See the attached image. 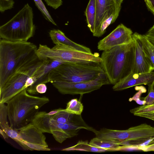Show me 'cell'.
Instances as JSON below:
<instances>
[{
  "label": "cell",
  "instance_id": "6da1fadb",
  "mask_svg": "<svg viewBox=\"0 0 154 154\" xmlns=\"http://www.w3.org/2000/svg\"><path fill=\"white\" fill-rule=\"evenodd\" d=\"M37 49L30 42L0 39V89L15 73L43 60L37 54Z\"/></svg>",
  "mask_w": 154,
  "mask_h": 154
},
{
  "label": "cell",
  "instance_id": "7a4b0ae2",
  "mask_svg": "<svg viewBox=\"0 0 154 154\" xmlns=\"http://www.w3.org/2000/svg\"><path fill=\"white\" fill-rule=\"evenodd\" d=\"M134 53L133 39L129 43L103 51L100 63L110 84L115 85L131 73Z\"/></svg>",
  "mask_w": 154,
  "mask_h": 154
},
{
  "label": "cell",
  "instance_id": "3957f363",
  "mask_svg": "<svg viewBox=\"0 0 154 154\" xmlns=\"http://www.w3.org/2000/svg\"><path fill=\"white\" fill-rule=\"evenodd\" d=\"M49 102L47 97L31 95L27 89L23 90L6 103L10 127L18 130L31 123L40 109Z\"/></svg>",
  "mask_w": 154,
  "mask_h": 154
},
{
  "label": "cell",
  "instance_id": "277c9868",
  "mask_svg": "<svg viewBox=\"0 0 154 154\" xmlns=\"http://www.w3.org/2000/svg\"><path fill=\"white\" fill-rule=\"evenodd\" d=\"M104 72L100 63L65 62L51 71L48 82L77 83L88 81L95 79Z\"/></svg>",
  "mask_w": 154,
  "mask_h": 154
},
{
  "label": "cell",
  "instance_id": "5b68a950",
  "mask_svg": "<svg viewBox=\"0 0 154 154\" xmlns=\"http://www.w3.org/2000/svg\"><path fill=\"white\" fill-rule=\"evenodd\" d=\"M33 19L32 8L27 3L11 20L0 26V39L27 42L35 33Z\"/></svg>",
  "mask_w": 154,
  "mask_h": 154
},
{
  "label": "cell",
  "instance_id": "8992f818",
  "mask_svg": "<svg viewBox=\"0 0 154 154\" xmlns=\"http://www.w3.org/2000/svg\"><path fill=\"white\" fill-rule=\"evenodd\" d=\"M98 137L112 140L123 146H138L154 137V127L146 123L125 130L103 128L94 132Z\"/></svg>",
  "mask_w": 154,
  "mask_h": 154
},
{
  "label": "cell",
  "instance_id": "52a82bcc",
  "mask_svg": "<svg viewBox=\"0 0 154 154\" xmlns=\"http://www.w3.org/2000/svg\"><path fill=\"white\" fill-rule=\"evenodd\" d=\"M37 53L42 60L49 58L63 62L100 63L101 61L98 53L81 51L61 44L55 45L51 48L46 45L40 44Z\"/></svg>",
  "mask_w": 154,
  "mask_h": 154
},
{
  "label": "cell",
  "instance_id": "ba28073f",
  "mask_svg": "<svg viewBox=\"0 0 154 154\" xmlns=\"http://www.w3.org/2000/svg\"><path fill=\"white\" fill-rule=\"evenodd\" d=\"M43 61L20 70L11 76L0 89V103H6L23 90L28 79L31 76Z\"/></svg>",
  "mask_w": 154,
  "mask_h": 154
},
{
  "label": "cell",
  "instance_id": "9c48e42d",
  "mask_svg": "<svg viewBox=\"0 0 154 154\" xmlns=\"http://www.w3.org/2000/svg\"><path fill=\"white\" fill-rule=\"evenodd\" d=\"M51 83L62 94L81 95L98 89L103 85L110 84L104 72L95 79L88 81L77 83L53 81Z\"/></svg>",
  "mask_w": 154,
  "mask_h": 154
},
{
  "label": "cell",
  "instance_id": "30bf717a",
  "mask_svg": "<svg viewBox=\"0 0 154 154\" xmlns=\"http://www.w3.org/2000/svg\"><path fill=\"white\" fill-rule=\"evenodd\" d=\"M20 140L18 144L24 150L50 151L43 133L31 122L18 130Z\"/></svg>",
  "mask_w": 154,
  "mask_h": 154
},
{
  "label": "cell",
  "instance_id": "8fae6325",
  "mask_svg": "<svg viewBox=\"0 0 154 154\" xmlns=\"http://www.w3.org/2000/svg\"><path fill=\"white\" fill-rule=\"evenodd\" d=\"M50 122L51 134L55 140L60 143H62L67 138L76 136L81 129L93 132L95 130L88 126L82 117L75 121L65 123H58L52 118Z\"/></svg>",
  "mask_w": 154,
  "mask_h": 154
},
{
  "label": "cell",
  "instance_id": "7c38bea8",
  "mask_svg": "<svg viewBox=\"0 0 154 154\" xmlns=\"http://www.w3.org/2000/svg\"><path fill=\"white\" fill-rule=\"evenodd\" d=\"M131 30L122 24L119 25L112 31L97 44L99 51H105L116 46L129 43L133 40Z\"/></svg>",
  "mask_w": 154,
  "mask_h": 154
},
{
  "label": "cell",
  "instance_id": "4fadbf2b",
  "mask_svg": "<svg viewBox=\"0 0 154 154\" xmlns=\"http://www.w3.org/2000/svg\"><path fill=\"white\" fill-rule=\"evenodd\" d=\"M140 35V34L135 32L132 36L134 42V53L133 65L131 73H146L154 70L152 64L144 52Z\"/></svg>",
  "mask_w": 154,
  "mask_h": 154
},
{
  "label": "cell",
  "instance_id": "5bb4252c",
  "mask_svg": "<svg viewBox=\"0 0 154 154\" xmlns=\"http://www.w3.org/2000/svg\"><path fill=\"white\" fill-rule=\"evenodd\" d=\"M64 63L49 58L43 60L41 64L37 68L32 75L35 82L27 89V92L31 94H38L36 90V85L40 83H48V77L51 71Z\"/></svg>",
  "mask_w": 154,
  "mask_h": 154
},
{
  "label": "cell",
  "instance_id": "9a60e30c",
  "mask_svg": "<svg viewBox=\"0 0 154 154\" xmlns=\"http://www.w3.org/2000/svg\"><path fill=\"white\" fill-rule=\"evenodd\" d=\"M141 85H154V72L146 73H132L114 85V91H121Z\"/></svg>",
  "mask_w": 154,
  "mask_h": 154
},
{
  "label": "cell",
  "instance_id": "2e32d148",
  "mask_svg": "<svg viewBox=\"0 0 154 154\" xmlns=\"http://www.w3.org/2000/svg\"><path fill=\"white\" fill-rule=\"evenodd\" d=\"M96 16L94 34L101 23L112 14H119L120 11L117 9L114 0H95Z\"/></svg>",
  "mask_w": 154,
  "mask_h": 154
},
{
  "label": "cell",
  "instance_id": "e0dca14e",
  "mask_svg": "<svg viewBox=\"0 0 154 154\" xmlns=\"http://www.w3.org/2000/svg\"><path fill=\"white\" fill-rule=\"evenodd\" d=\"M7 105L5 103H0V133L4 139L8 137L12 139L17 143L20 137L18 130L11 128L8 124Z\"/></svg>",
  "mask_w": 154,
  "mask_h": 154
},
{
  "label": "cell",
  "instance_id": "ac0fdd59",
  "mask_svg": "<svg viewBox=\"0 0 154 154\" xmlns=\"http://www.w3.org/2000/svg\"><path fill=\"white\" fill-rule=\"evenodd\" d=\"M49 35L53 42L55 45H62L79 51L89 53H92L90 48L72 41L66 36L64 33L59 29H53L50 30Z\"/></svg>",
  "mask_w": 154,
  "mask_h": 154
},
{
  "label": "cell",
  "instance_id": "d6986e66",
  "mask_svg": "<svg viewBox=\"0 0 154 154\" xmlns=\"http://www.w3.org/2000/svg\"><path fill=\"white\" fill-rule=\"evenodd\" d=\"M58 109L49 112L39 111L33 118L31 123L43 133L51 134L50 120L52 116L58 111Z\"/></svg>",
  "mask_w": 154,
  "mask_h": 154
},
{
  "label": "cell",
  "instance_id": "ffe728a7",
  "mask_svg": "<svg viewBox=\"0 0 154 154\" xmlns=\"http://www.w3.org/2000/svg\"><path fill=\"white\" fill-rule=\"evenodd\" d=\"M89 143L96 147L104 149L106 151H118L121 146L115 141L96 137L91 139Z\"/></svg>",
  "mask_w": 154,
  "mask_h": 154
},
{
  "label": "cell",
  "instance_id": "44dd1931",
  "mask_svg": "<svg viewBox=\"0 0 154 154\" xmlns=\"http://www.w3.org/2000/svg\"><path fill=\"white\" fill-rule=\"evenodd\" d=\"M85 14L86 18L87 26L92 33L95 30L96 16L95 0H90L87 6Z\"/></svg>",
  "mask_w": 154,
  "mask_h": 154
},
{
  "label": "cell",
  "instance_id": "7402d4cb",
  "mask_svg": "<svg viewBox=\"0 0 154 154\" xmlns=\"http://www.w3.org/2000/svg\"><path fill=\"white\" fill-rule=\"evenodd\" d=\"M134 115L154 121V103L150 105H142L130 110Z\"/></svg>",
  "mask_w": 154,
  "mask_h": 154
},
{
  "label": "cell",
  "instance_id": "603a6c76",
  "mask_svg": "<svg viewBox=\"0 0 154 154\" xmlns=\"http://www.w3.org/2000/svg\"><path fill=\"white\" fill-rule=\"evenodd\" d=\"M81 115L72 114L66 111L65 109H58V111L52 118L59 123H65L75 121L81 117Z\"/></svg>",
  "mask_w": 154,
  "mask_h": 154
},
{
  "label": "cell",
  "instance_id": "cb8c5ba5",
  "mask_svg": "<svg viewBox=\"0 0 154 154\" xmlns=\"http://www.w3.org/2000/svg\"><path fill=\"white\" fill-rule=\"evenodd\" d=\"M62 151H82L94 152H103L106 151L103 149L97 148L90 145L87 141H79L75 145L63 149Z\"/></svg>",
  "mask_w": 154,
  "mask_h": 154
},
{
  "label": "cell",
  "instance_id": "d4e9b609",
  "mask_svg": "<svg viewBox=\"0 0 154 154\" xmlns=\"http://www.w3.org/2000/svg\"><path fill=\"white\" fill-rule=\"evenodd\" d=\"M140 36L144 52L152 64L154 69V45L150 42L144 35L140 34Z\"/></svg>",
  "mask_w": 154,
  "mask_h": 154
},
{
  "label": "cell",
  "instance_id": "484cf974",
  "mask_svg": "<svg viewBox=\"0 0 154 154\" xmlns=\"http://www.w3.org/2000/svg\"><path fill=\"white\" fill-rule=\"evenodd\" d=\"M65 109L69 113L81 115L83 110V106L81 101L75 98L71 100L67 103Z\"/></svg>",
  "mask_w": 154,
  "mask_h": 154
},
{
  "label": "cell",
  "instance_id": "4316f807",
  "mask_svg": "<svg viewBox=\"0 0 154 154\" xmlns=\"http://www.w3.org/2000/svg\"><path fill=\"white\" fill-rule=\"evenodd\" d=\"M35 5L41 12L45 18L53 25L57 26L56 23L52 18L49 12L42 0H33Z\"/></svg>",
  "mask_w": 154,
  "mask_h": 154
},
{
  "label": "cell",
  "instance_id": "83f0119b",
  "mask_svg": "<svg viewBox=\"0 0 154 154\" xmlns=\"http://www.w3.org/2000/svg\"><path fill=\"white\" fill-rule=\"evenodd\" d=\"M0 11L1 13L11 9L13 8L14 4L13 0H0Z\"/></svg>",
  "mask_w": 154,
  "mask_h": 154
},
{
  "label": "cell",
  "instance_id": "f1b7e54d",
  "mask_svg": "<svg viewBox=\"0 0 154 154\" xmlns=\"http://www.w3.org/2000/svg\"><path fill=\"white\" fill-rule=\"evenodd\" d=\"M149 86V92L148 95L144 98L143 100L145 102L146 104L150 105L154 103V85H148Z\"/></svg>",
  "mask_w": 154,
  "mask_h": 154
},
{
  "label": "cell",
  "instance_id": "f546056e",
  "mask_svg": "<svg viewBox=\"0 0 154 154\" xmlns=\"http://www.w3.org/2000/svg\"><path fill=\"white\" fill-rule=\"evenodd\" d=\"M149 141L147 145H139L138 148L139 150L144 152L154 151V137Z\"/></svg>",
  "mask_w": 154,
  "mask_h": 154
},
{
  "label": "cell",
  "instance_id": "4dcf8cb0",
  "mask_svg": "<svg viewBox=\"0 0 154 154\" xmlns=\"http://www.w3.org/2000/svg\"><path fill=\"white\" fill-rule=\"evenodd\" d=\"M47 5L54 9L58 8L63 3L62 0H44Z\"/></svg>",
  "mask_w": 154,
  "mask_h": 154
},
{
  "label": "cell",
  "instance_id": "1f68e13d",
  "mask_svg": "<svg viewBox=\"0 0 154 154\" xmlns=\"http://www.w3.org/2000/svg\"><path fill=\"white\" fill-rule=\"evenodd\" d=\"M144 35L150 42L154 45V24Z\"/></svg>",
  "mask_w": 154,
  "mask_h": 154
},
{
  "label": "cell",
  "instance_id": "d6a6232c",
  "mask_svg": "<svg viewBox=\"0 0 154 154\" xmlns=\"http://www.w3.org/2000/svg\"><path fill=\"white\" fill-rule=\"evenodd\" d=\"M47 90V87L45 83H40L37 85L36 87V90L38 94L45 93Z\"/></svg>",
  "mask_w": 154,
  "mask_h": 154
},
{
  "label": "cell",
  "instance_id": "836d02e7",
  "mask_svg": "<svg viewBox=\"0 0 154 154\" xmlns=\"http://www.w3.org/2000/svg\"><path fill=\"white\" fill-rule=\"evenodd\" d=\"M146 5L154 15V0H144Z\"/></svg>",
  "mask_w": 154,
  "mask_h": 154
},
{
  "label": "cell",
  "instance_id": "e575fe53",
  "mask_svg": "<svg viewBox=\"0 0 154 154\" xmlns=\"http://www.w3.org/2000/svg\"><path fill=\"white\" fill-rule=\"evenodd\" d=\"M117 10L120 11L121 5L123 0H114Z\"/></svg>",
  "mask_w": 154,
  "mask_h": 154
},
{
  "label": "cell",
  "instance_id": "d590c367",
  "mask_svg": "<svg viewBox=\"0 0 154 154\" xmlns=\"http://www.w3.org/2000/svg\"></svg>",
  "mask_w": 154,
  "mask_h": 154
}]
</instances>
